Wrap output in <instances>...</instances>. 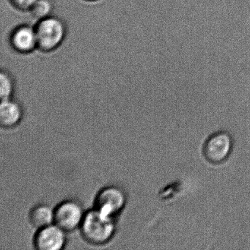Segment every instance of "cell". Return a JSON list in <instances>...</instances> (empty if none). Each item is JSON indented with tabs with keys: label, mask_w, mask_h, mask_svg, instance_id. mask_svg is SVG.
<instances>
[{
	"label": "cell",
	"mask_w": 250,
	"mask_h": 250,
	"mask_svg": "<svg viewBox=\"0 0 250 250\" xmlns=\"http://www.w3.org/2000/svg\"><path fill=\"white\" fill-rule=\"evenodd\" d=\"M35 28L38 49L43 53H50L59 49L68 35V26L65 21L54 15L38 21Z\"/></svg>",
	"instance_id": "obj_1"
},
{
	"label": "cell",
	"mask_w": 250,
	"mask_h": 250,
	"mask_svg": "<svg viewBox=\"0 0 250 250\" xmlns=\"http://www.w3.org/2000/svg\"><path fill=\"white\" fill-rule=\"evenodd\" d=\"M80 227L83 237L96 245L108 242L115 231L114 217L104 214L96 208L84 215Z\"/></svg>",
	"instance_id": "obj_2"
},
{
	"label": "cell",
	"mask_w": 250,
	"mask_h": 250,
	"mask_svg": "<svg viewBox=\"0 0 250 250\" xmlns=\"http://www.w3.org/2000/svg\"><path fill=\"white\" fill-rule=\"evenodd\" d=\"M125 200V193L119 187H105L96 196L95 208L104 214L115 217L124 208Z\"/></svg>",
	"instance_id": "obj_3"
},
{
	"label": "cell",
	"mask_w": 250,
	"mask_h": 250,
	"mask_svg": "<svg viewBox=\"0 0 250 250\" xmlns=\"http://www.w3.org/2000/svg\"><path fill=\"white\" fill-rule=\"evenodd\" d=\"M83 208L74 200H65L55 208V224L68 232L81 226L84 217Z\"/></svg>",
	"instance_id": "obj_4"
},
{
	"label": "cell",
	"mask_w": 250,
	"mask_h": 250,
	"mask_svg": "<svg viewBox=\"0 0 250 250\" xmlns=\"http://www.w3.org/2000/svg\"><path fill=\"white\" fill-rule=\"evenodd\" d=\"M8 42L11 49L20 55H29L38 49L35 26L22 24L14 27L9 34Z\"/></svg>",
	"instance_id": "obj_5"
},
{
	"label": "cell",
	"mask_w": 250,
	"mask_h": 250,
	"mask_svg": "<svg viewBox=\"0 0 250 250\" xmlns=\"http://www.w3.org/2000/svg\"><path fill=\"white\" fill-rule=\"evenodd\" d=\"M66 243V231L56 224L40 228L34 238L35 247L39 250H61Z\"/></svg>",
	"instance_id": "obj_6"
},
{
	"label": "cell",
	"mask_w": 250,
	"mask_h": 250,
	"mask_svg": "<svg viewBox=\"0 0 250 250\" xmlns=\"http://www.w3.org/2000/svg\"><path fill=\"white\" fill-rule=\"evenodd\" d=\"M232 140L229 134L225 132L216 133L206 142L204 154L208 161L218 164L225 161L232 149Z\"/></svg>",
	"instance_id": "obj_7"
},
{
	"label": "cell",
	"mask_w": 250,
	"mask_h": 250,
	"mask_svg": "<svg viewBox=\"0 0 250 250\" xmlns=\"http://www.w3.org/2000/svg\"><path fill=\"white\" fill-rule=\"evenodd\" d=\"M22 118L21 106L11 99L2 100L0 106V124L4 128L16 126Z\"/></svg>",
	"instance_id": "obj_8"
},
{
	"label": "cell",
	"mask_w": 250,
	"mask_h": 250,
	"mask_svg": "<svg viewBox=\"0 0 250 250\" xmlns=\"http://www.w3.org/2000/svg\"><path fill=\"white\" fill-rule=\"evenodd\" d=\"M30 219L33 226L39 229L49 226L55 223V209L47 205H39L30 212Z\"/></svg>",
	"instance_id": "obj_9"
},
{
	"label": "cell",
	"mask_w": 250,
	"mask_h": 250,
	"mask_svg": "<svg viewBox=\"0 0 250 250\" xmlns=\"http://www.w3.org/2000/svg\"><path fill=\"white\" fill-rule=\"evenodd\" d=\"M54 10L55 6L52 0H37L29 13L38 21L53 15Z\"/></svg>",
	"instance_id": "obj_10"
},
{
	"label": "cell",
	"mask_w": 250,
	"mask_h": 250,
	"mask_svg": "<svg viewBox=\"0 0 250 250\" xmlns=\"http://www.w3.org/2000/svg\"><path fill=\"white\" fill-rule=\"evenodd\" d=\"M15 90V81L12 74L2 69L0 73V97L1 100L11 99Z\"/></svg>",
	"instance_id": "obj_11"
},
{
	"label": "cell",
	"mask_w": 250,
	"mask_h": 250,
	"mask_svg": "<svg viewBox=\"0 0 250 250\" xmlns=\"http://www.w3.org/2000/svg\"><path fill=\"white\" fill-rule=\"evenodd\" d=\"M37 0H8L13 8L21 12H29Z\"/></svg>",
	"instance_id": "obj_12"
},
{
	"label": "cell",
	"mask_w": 250,
	"mask_h": 250,
	"mask_svg": "<svg viewBox=\"0 0 250 250\" xmlns=\"http://www.w3.org/2000/svg\"><path fill=\"white\" fill-rule=\"evenodd\" d=\"M84 2H97V1H99V0H83Z\"/></svg>",
	"instance_id": "obj_13"
}]
</instances>
